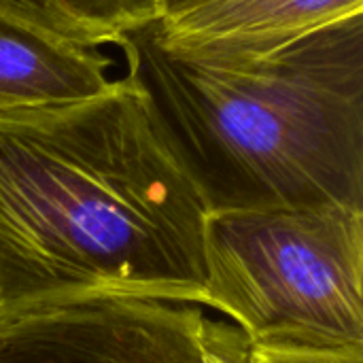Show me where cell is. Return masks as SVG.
<instances>
[{
	"instance_id": "1",
	"label": "cell",
	"mask_w": 363,
	"mask_h": 363,
	"mask_svg": "<svg viewBox=\"0 0 363 363\" xmlns=\"http://www.w3.org/2000/svg\"><path fill=\"white\" fill-rule=\"evenodd\" d=\"M208 211L147 94L0 111V313L89 294L202 306Z\"/></svg>"
},
{
	"instance_id": "2",
	"label": "cell",
	"mask_w": 363,
	"mask_h": 363,
	"mask_svg": "<svg viewBox=\"0 0 363 363\" xmlns=\"http://www.w3.org/2000/svg\"><path fill=\"white\" fill-rule=\"evenodd\" d=\"M115 45L208 215L363 211V13L238 62L168 51L153 21Z\"/></svg>"
},
{
	"instance_id": "3",
	"label": "cell",
	"mask_w": 363,
	"mask_h": 363,
	"mask_svg": "<svg viewBox=\"0 0 363 363\" xmlns=\"http://www.w3.org/2000/svg\"><path fill=\"white\" fill-rule=\"evenodd\" d=\"M204 274L251 349H363V211L211 213Z\"/></svg>"
},
{
	"instance_id": "4",
	"label": "cell",
	"mask_w": 363,
	"mask_h": 363,
	"mask_svg": "<svg viewBox=\"0 0 363 363\" xmlns=\"http://www.w3.org/2000/svg\"><path fill=\"white\" fill-rule=\"evenodd\" d=\"M198 304L89 294L0 313V363H204Z\"/></svg>"
},
{
	"instance_id": "5",
	"label": "cell",
	"mask_w": 363,
	"mask_h": 363,
	"mask_svg": "<svg viewBox=\"0 0 363 363\" xmlns=\"http://www.w3.org/2000/svg\"><path fill=\"white\" fill-rule=\"evenodd\" d=\"M355 13H363V0H200L162 15L153 26L168 51L238 62L279 51Z\"/></svg>"
},
{
	"instance_id": "6",
	"label": "cell",
	"mask_w": 363,
	"mask_h": 363,
	"mask_svg": "<svg viewBox=\"0 0 363 363\" xmlns=\"http://www.w3.org/2000/svg\"><path fill=\"white\" fill-rule=\"evenodd\" d=\"M113 60L0 13V111L79 102L111 89Z\"/></svg>"
},
{
	"instance_id": "7",
	"label": "cell",
	"mask_w": 363,
	"mask_h": 363,
	"mask_svg": "<svg viewBox=\"0 0 363 363\" xmlns=\"http://www.w3.org/2000/svg\"><path fill=\"white\" fill-rule=\"evenodd\" d=\"M0 13L49 34L100 47L117 43L98 0H0Z\"/></svg>"
},
{
	"instance_id": "8",
	"label": "cell",
	"mask_w": 363,
	"mask_h": 363,
	"mask_svg": "<svg viewBox=\"0 0 363 363\" xmlns=\"http://www.w3.org/2000/svg\"><path fill=\"white\" fill-rule=\"evenodd\" d=\"M200 351L204 363H253L245 334L234 323L225 321L202 319Z\"/></svg>"
},
{
	"instance_id": "9",
	"label": "cell",
	"mask_w": 363,
	"mask_h": 363,
	"mask_svg": "<svg viewBox=\"0 0 363 363\" xmlns=\"http://www.w3.org/2000/svg\"><path fill=\"white\" fill-rule=\"evenodd\" d=\"M98 6L117 36L157 21L162 13V0H98Z\"/></svg>"
},
{
	"instance_id": "10",
	"label": "cell",
	"mask_w": 363,
	"mask_h": 363,
	"mask_svg": "<svg viewBox=\"0 0 363 363\" xmlns=\"http://www.w3.org/2000/svg\"><path fill=\"white\" fill-rule=\"evenodd\" d=\"M251 359L253 363H363V349H340V351H262V349H251Z\"/></svg>"
},
{
	"instance_id": "11",
	"label": "cell",
	"mask_w": 363,
	"mask_h": 363,
	"mask_svg": "<svg viewBox=\"0 0 363 363\" xmlns=\"http://www.w3.org/2000/svg\"><path fill=\"white\" fill-rule=\"evenodd\" d=\"M194 2H200V0H162V13H160V17L166 15V13L181 11V9H185V6H189Z\"/></svg>"
}]
</instances>
